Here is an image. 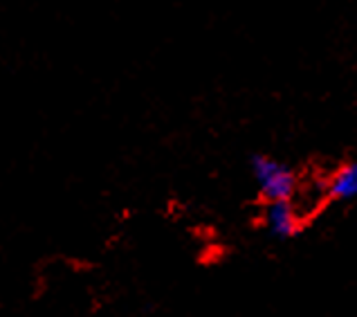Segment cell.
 Returning a JSON list of instances; mask_svg holds the SVG:
<instances>
[{
    "mask_svg": "<svg viewBox=\"0 0 357 317\" xmlns=\"http://www.w3.org/2000/svg\"><path fill=\"white\" fill-rule=\"evenodd\" d=\"M250 173L265 202L292 200L297 191V173L292 171V167L265 153L250 156Z\"/></svg>",
    "mask_w": 357,
    "mask_h": 317,
    "instance_id": "obj_1",
    "label": "cell"
},
{
    "mask_svg": "<svg viewBox=\"0 0 357 317\" xmlns=\"http://www.w3.org/2000/svg\"><path fill=\"white\" fill-rule=\"evenodd\" d=\"M263 225L268 237L277 241H290L297 234H301L303 219L292 200H277V202H265Z\"/></svg>",
    "mask_w": 357,
    "mask_h": 317,
    "instance_id": "obj_2",
    "label": "cell"
},
{
    "mask_svg": "<svg viewBox=\"0 0 357 317\" xmlns=\"http://www.w3.org/2000/svg\"><path fill=\"white\" fill-rule=\"evenodd\" d=\"M326 196L335 202H351L357 198V160L344 162L326 182Z\"/></svg>",
    "mask_w": 357,
    "mask_h": 317,
    "instance_id": "obj_3",
    "label": "cell"
}]
</instances>
